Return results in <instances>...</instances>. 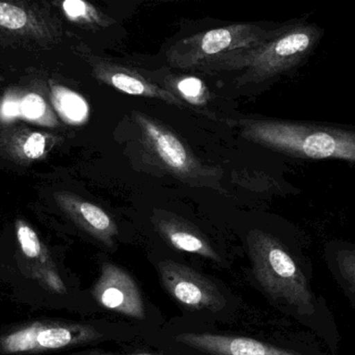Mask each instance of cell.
<instances>
[{
    "instance_id": "cell-10",
    "label": "cell",
    "mask_w": 355,
    "mask_h": 355,
    "mask_svg": "<svg viewBox=\"0 0 355 355\" xmlns=\"http://www.w3.org/2000/svg\"><path fill=\"white\" fill-rule=\"evenodd\" d=\"M58 21L26 0H0V40L19 45H53L60 41Z\"/></svg>"
},
{
    "instance_id": "cell-20",
    "label": "cell",
    "mask_w": 355,
    "mask_h": 355,
    "mask_svg": "<svg viewBox=\"0 0 355 355\" xmlns=\"http://www.w3.org/2000/svg\"><path fill=\"white\" fill-rule=\"evenodd\" d=\"M21 110L27 119H39L46 110V103L43 98L37 94H29L21 103Z\"/></svg>"
},
{
    "instance_id": "cell-9",
    "label": "cell",
    "mask_w": 355,
    "mask_h": 355,
    "mask_svg": "<svg viewBox=\"0 0 355 355\" xmlns=\"http://www.w3.org/2000/svg\"><path fill=\"white\" fill-rule=\"evenodd\" d=\"M133 116L139 127L144 145L171 174L198 183L219 176L216 168L204 166L164 125L141 112H135Z\"/></svg>"
},
{
    "instance_id": "cell-16",
    "label": "cell",
    "mask_w": 355,
    "mask_h": 355,
    "mask_svg": "<svg viewBox=\"0 0 355 355\" xmlns=\"http://www.w3.org/2000/svg\"><path fill=\"white\" fill-rule=\"evenodd\" d=\"M54 102L64 120L83 124L89 118V107L85 98L66 87H54Z\"/></svg>"
},
{
    "instance_id": "cell-21",
    "label": "cell",
    "mask_w": 355,
    "mask_h": 355,
    "mask_svg": "<svg viewBox=\"0 0 355 355\" xmlns=\"http://www.w3.org/2000/svg\"><path fill=\"white\" fill-rule=\"evenodd\" d=\"M45 137L41 133H33L27 139L24 145L25 155L31 159L39 158L45 150Z\"/></svg>"
},
{
    "instance_id": "cell-8",
    "label": "cell",
    "mask_w": 355,
    "mask_h": 355,
    "mask_svg": "<svg viewBox=\"0 0 355 355\" xmlns=\"http://www.w3.org/2000/svg\"><path fill=\"white\" fill-rule=\"evenodd\" d=\"M281 26L266 28L244 23L219 27L177 42L166 56L168 62L176 68H200L215 58L250 49L268 41L279 33Z\"/></svg>"
},
{
    "instance_id": "cell-22",
    "label": "cell",
    "mask_w": 355,
    "mask_h": 355,
    "mask_svg": "<svg viewBox=\"0 0 355 355\" xmlns=\"http://www.w3.org/2000/svg\"><path fill=\"white\" fill-rule=\"evenodd\" d=\"M21 112V104L17 101H6L2 106V114L8 118L18 116Z\"/></svg>"
},
{
    "instance_id": "cell-5",
    "label": "cell",
    "mask_w": 355,
    "mask_h": 355,
    "mask_svg": "<svg viewBox=\"0 0 355 355\" xmlns=\"http://www.w3.org/2000/svg\"><path fill=\"white\" fill-rule=\"evenodd\" d=\"M324 29L306 18L283 24L268 41L242 51L233 52L206 62V71H243L237 85L271 83L298 70L320 45Z\"/></svg>"
},
{
    "instance_id": "cell-17",
    "label": "cell",
    "mask_w": 355,
    "mask_h": 355,
    "mask_svg": "<svg viewBox=\"0 0 355 355\" xmlns=\"http://www.w3.org/2000/svg\"><path fill=\"white\" fill-rule=\"evenodd\" d=\"M171 87L174 89L173 93L182 101L184 100L191 105L202 106L208 102V89L204 81L198 77H180L171 83Z\"/></svg>"
},
{
    "instance_id": "cell-12",
    "label": "cell",
    "mask_w": 355,
    "mask_h": 355,
    "mask_svg": "<svg viewBox=\"0 0 355 355\" xmlns=\"http://www.w3.org/2000/svg\"><path fill=\"white\" fill-rule=\"evenodd\" d=\"M152 223L162 238L177 250L196 254L218 264L223 262L218 252L193 225L166 213H156L152 217Z\"/></svg>"
},
{
    "instance_id": "cell-14",
    "label": "cell",
    "mask_w": 355,
    "mask_h": 355,
    "mask_svg": "<svg viewBox=\"0 0 355 355\" xmlns=\"http://www.w3.org/2000/svg\"><path fill=\"white\" fill-rule=\"evenodd\" d=\"M73 208L78 215L81 223L93 234L94 237L105 244L107 248H112L114 238L119 231L114 219L96 205L89 202H74Z\"/></svg>"
},
{
    "instance_id": "cell-4",
    "label": "cell",
    "mask_w": 355,
    "mask_h": 355,
    "mask_svg": "<svg viewBox=\"0 0 355 355\" xmlns=\"http://www.w3.org/2000/svg\"><path fill=\"white\" fill-rule=\"evenodd\" d=\"M151 334L120 319H41L19 323L0 333V355H39L105 343H130Z\"/></svg>"
},
{
    "instance_id": "cell-15",
    "label": "cell",
    "mask_w": 355,
    "mask_h": 355,
    "mask_svg": "<svg viewBox=\"0 0 355 355\" xmlns=\"http://www.w3.org/2000/svg\"><path fill=\"white\" fill-rule=\"evenodd\" d=\"M120 349L108 350L97 346L73 355H200L181 348L154 343L148 339L120 344Z\"/></svg>"
},
{
    "instance_id": "cell-1",
    "label": "cell",
    "mask_w": 355,
    "mask_h": 355,
    "mask_svg": "<svg viewBox=\"0 0 355 355\" xmlns=\"http://www.w3.org/2000/svg\"><path fill=\"white\" fill-rule=\"evenodd\" d=\"M246 243L252 279L275 312L310 329L339 354L341 331L327 298L315 288L308 236L297 227L286 237L254 229Z\"/></svg>"
},
{
    "instance_id": "cell-3",
    "label": "cell",
    "mask_w": 355,
    "mask_h": 355,
    "mask_svg": "<svg viewBox=\"0 0 355 355\" xmlns=\"http://www.w3.org/2000/svg\"><path fill=\"white\" fill-rule=\"evenodd\" d=\"M244 139L285 157L355 166V125L282 119L240 122Z\"/></svg>"
},
{
    "instance_id": "cell-18",
    "label": "cell",
    "mask_w": 355,
    "mask_h": 355,
    "mask_svg": "<svg viewBox=\"0 0 355 355\" xmlns=\"http://www.w3.org/2000/svg\"><path fill=\"white\" fill-rule=\"evenodd\" d=\"M62 10L68 18L80 24L104 26L107 23V19L85 0H64Z\"/></svg>"
},
{
    "instance_id": "cell-7",
    "label": "cell",
    "mask_w": 355,
    "mask_h": 355,
    "mask_svg": "<svg viewBox=\"0 0 355 355\" xmlns=\"http://www.w3.org/2000/svg\"><path fill=\"white\" fill-rule=\"evenodd\" d=\"M98 314L126 321L153 335L166 322L162 311L150 304L135 279L112 262L102 264L99 279L92 290Z\"/></svg>"
},
{
    "instance_id": "cell-11",
    "label": "cell",
    "mask_w": 355,
    "mask_h": 355,
    "mask_svg": "<svg viewBox=\"0 0 355 355\" xmlns=\"http://www.w3.org/2000/svg\"><path fill=\"white\" fill-rule=\"evenodd\" d=\"M94 73L100 81L127 95L151 98L172 105L183 106V101L174 93L147 80L130 69L99 60L94 64Z\"/></svg>"
},
{
    "instance_id": "cell-13",
    "label": "cell",
    "mask_w": 355,
    "mask_h": 355,
    "mask_svg": "<svg viewBox=\"0 0 355 355\" xmlns=\"http://www.w3.org/2000/svg\"><path fill=\"white\" fill-rule=\"evenodd\" d=\"M322 257L334 281L355 311V243L329 240L323 245Z\"/></svg>"
},
{
    "instance_id": "cell-19",
    "label": "cell",
    "mask_w": 355,
    "mask_h": 355,
    "mask_svg": "<svg viewBox=\"0 0 355 355\" xmlns=\"http://www.w3.org/2000/svg\"><path fill=\"white\" fill-rule=\"evenodd\" d=\"M18 239L23 252L29 258H35L41 252V244L37 234L25 225H21L18 229Z\"/></svg>"
},
{
    "instance_id": "cell-2",
    "label": "cell",
    "mask_w": 355,
    "mask_h": 355,
    "mask_svg": "<svg viewBox=\"0 0 355 355\" xmlns=\"http://www.w3.org/2000/svg\"><path fill=\"white\" fill-rule=\"evenodd\" d=\"M148 340L200 355H340L310 329L275 311L245 333L175 317Z\"/></svg>"
},
{
    "instance_id": "cell-6",
    "label": "cell",
    "mask_w": 355,
    "mask_h": 355,
    "mask_svg": "<svg viewBox=\"0 0 355 355\" xmlns=\"http://www.w3.org/2000/svg\"><path fill=\"white\" fill-rule=\"evenodd\" d=\"M160 283L182 310V316L216 325L238 323L239 300L206 275L174 260L157 263Z\"/></svg>"
}]
</instances>
